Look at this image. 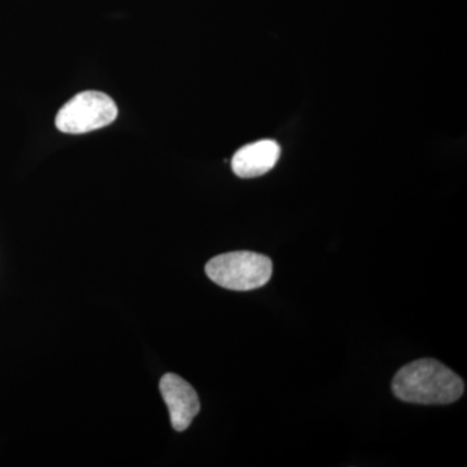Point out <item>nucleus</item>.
Returning a JSON list of instances; mask_svg holds the SVG:
<instances>
[{
    "instance_id": "1",
    "label": "nucleus",
    "mask_w": 467,
    "mask_h": 467,
    "mask_svg": "<svg viewBox=\"0 0 467 467\" xmlns=\"http://www.w3.org/2000/svg\"><path fill=\"white\" fill-rule=\"evenodd\" d=\"M392 391L411 404L444 405L459 400L465 391L461 377L432 358L417 359L398 371Z\"/></svg>"
},
{
    "instance_id": "2",
    "label": "nucleus",
    "mask_w": 467,
    "mask_h": 467,
    "mask_svg": "<svg viewBox=\"0 0 467 467\" xmlns=\"http://www.w3.org/2000/svg\"><path fill=\"white\" fill-rule=\"evenodd\" d=\"M205 273L211 281L227 290L251 291L269 282L273 263L265 254L256 252H229L209 261Z\"/></svg>"
},
{
    "instance_id": "3",
    "label": "nucleus",
    "mask_w": 467,
    "mask_h": 467,
    "mask_svg": "<svg viewBox=\"0 0 467 467\" xmlns=\"http://www.w3.org/2000/svg\"><path fill=\"white\" fill-rule=\"evenodd\" d=\"M119 115L115 100L100 91L75 95L58 110L55 125L61 133L85 134L115 122Z\"/></svg>"
},
{
    "instance_id": "4",
    "label": "nucleus",
    "mask_w": 467,
    "mask_h": 467,
    "mask_svg": "<svg viewBox=\"0 0 467 467\" xmlns=\"http://www.w3.org/2000/svg\"><path fill=\"white\" fill-rule=\"evenodd\" d=\"M160 392L169 409L175 431L189 429L193 418L201 411V400L192 384L177 374H165L160 380Z\"/></svg>"
},
{
    "instance_id": "5",
    "label": "nucleus",
    "mask_w": 467,
    "mask_h": 467,
    "mask_svg": "<svg viewBox=\"0 0 467 467\" xmlns=\"http://www.w3.org/2000/svg\"><path fill=\"white\" fill-rule=\"evenodd\" d=\"M281 158V146L272 140L247 144L236 150L232 159L234 173L241 178H256L275 167Z\"/></svg>"
}]
</instances>
